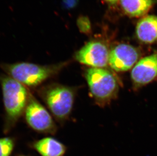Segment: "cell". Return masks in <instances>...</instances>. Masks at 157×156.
I'll list each match as a JSON object with an SVG mask.
<instances>
[{
  "label": "cell",
  "instance_id": "obj_12",
  "mask_svg": "<svg viewBox=\"0 0 157 156\" xmlns=\"http://www.w3.org/2000/svg\"><path fill=\"white\" fill-rule=\"evenodd\" d=\"M15 139L12 137L0 138V156H10L15 146Z\"/></svg>",
  "mask_w": 157,
  "mask_h": 156
},
{
  "label": "cell",
  "instance_id": "obj_10",
  "mask_svg": "<svg viewBox=\"0 0 157 156\" xmlns=\"http://www.w3.org/2000/svg\"><path fill=\"white\" fill-rule=\"evenodd\" d=\"M136 34L143 43L151 44L157 41V16L149 15L141 19L137 24Z\"/></svg>",
  "mask_w": 157,
  "mask_h": 156
},
{
  "label": "cell",
  "instance_id": "obj_16",
  "mask_svg": "<svg viewBox=\"0 0 157 156\" xmlns=\"http://www.w3.org/2000/svg\"><path fill=\"white\" fill-rule=\"evenodd\" d=\"M17 156H26V155H17Z\"/></svg>",
  "mask_w": 157,
  "mask_h": 156
},
{
  "label": "cell",
  "instance_id": "obj_2",
  "mask_svg": "<svg viewBox=\"0 0 157 156\" xmlns=\"http://www.w3.org/2000/svg\"><path fill=\"white\" fill-rule=\"evenodd\" d=\"M0 84L4 106L3 132L8 134L24 115L30 91L7 75H0Z\"/></svg>",
  "mask_w": 157,
  "mask_h": 156
},
{
  "label": "cell",
  "instance_id": "obj_9",
  "mask_svg": "<svg viewBox=\"0 0 157 156\" xmlns=\"http://www.w3.org/2000/svg\"><path fill=\"white\" fill-rule=\"evenodd\" d=\"M30 146L41 156H64L67 149L63 143L52 137L35 140Z\"/></svg>",
  "mask_w": 157,
  "mask_h": 156
},
{
  "label": "cell",
  "instance_id": "obj_1",
  "mask_svg": "<svg viewBox=\"0 0 157 156\" xmlns=\"http://www.w3.org/2000/svg\"><path fill=\"white\" fill-rule=\"evenodd\" d=\"M71 61L52 65H40L28 62L2 63L0 68L12 79L25 87L36 88L50 79L55 78Z\"/></svg>",
  "mask_w": 157,
  "mask_h": 156
},
{
  "label": "cell",
  "instance_id": "obj_3",
  "mask_svg": "<svg viewBox=\"0 0 157 156\" xmlns=\"http://www.w3.org/2000/svg\"><path fill=\"white\" fill-rule=\"evenodd\" d=\"M76 92V87L55 82L41 86L37 89V94L59 123H64L70 117Z\"/></svg>",
  "mask_w": 157,
  "mask_h": 156
},
{
  "label": "cell",
  "instance_id": "obj_15",
  "mask_svg": "<svg viewBox=\"0 0 157 156\" xmlns=\"http://www.w3.org/2000/svg\"><path fill=\"white\" fill-rule=\"evenodd\" d=\"M105 1L109 3H116V2H117L118 0H105Z\"/></svg>",
  "mask_w": 157,
  "mask_h": 156
},
{
  "label": "cell",
  "instance_id": "obj_5",
  "mask_svg": "<svg viewBox=\"0 0 157 156\" xmlns=\"http://www.w3.org/2000/svg\"><path fill=\"white\" fill-rule=\"evenodd\" d=\"M24 115L25 122L34 131L45 134L56 133L58 128L52 116L30 91Z\"/></svg>",
  "mask_w": 157,
  "mask_h": 156
},
{
  "label": "cell",
  "instance_id": "obj_7",
  "mask_svg": "<svg viewBox=\"0 0 157 156\" xmlns=\"http://www.w3.org/2000/svg\"><path fill=\"white\" fill-rule=\"evenodd\" d=\"M139 57V52L135 47L121 44L110 51L109 65L117 72H126L135 65Z\"/></svg>",
  "mask_w": 157,
  "mask_h": 156
},
{
  "label": "cell",
  "instance_id": "obj_13",
  "mask_svg": "<svg viewBox=\"0 0 157 156\" xmlns=\"http://www.w3.org/2000/svg\"><path fill=\"white\" fill-rule=\"evenodd\" d=\"M77 25L82 32L88 34L91 30V25L89 18L85 16H81L77 19Z\"/></svg>",
  "mask_w": 157,
  "mask_h": 156
},
{
  "label": "cell",
  "instance_id": "obj_4",
  "mask_svg": "<svg viewBox=\"0 0 157 156\" xmlns=\"http://www.w3.org/2000/svg\"><path fill=\"white\" fill-rule=\"evenodd\" d=\"M89 91L98 104L114 98L119 91V83L113 74L104 68H87L83 73Z\"/></svg>",
  "mask_w": 157,
  "mask_h": 156
},
{
  "label": "cell",
  "instance_id": "obj_8",
  "mask_svg": "<svg viewBox=\"0 0 157 156\" xmlns=\"http://www.w3.org/2000/svg\"><path fill=\"white\" fill-rule=\"evenodd\" d=\"M131 77L136 86L140 87L151 82L157 77V54L143 58L132 69Z\"/></svg>",
  "mask_w": 157,
  "mask_h": 156
},
{
  "label": "cell",
  "instance_id": "obj_14",
  "mask_svg": "<svg viewBox=\"0 0 157 156\" xmlns=\"http://www.w3.org/2000/svg\"><path fill=\"white\" fill-rule=\"evenodd\" d=\"M78 0H63L62 6L64 9H73L77 6Z\"/></svg>",
  "mask_w": 157,
  "mask_h": 156
},
{
  "label": "cell",
  "instance_id": "obj_11",
  "mask_svg": "<svg viewBox=\"0 0 157 156\" xmlns=\"http://www.w3.org/2000/svg\"><path fill=\"white\" fill-rule=\"evenodd\" d=\"M154 0H121V4L124 12L134 17L142 16L151 9Z\"/></svg>",
  "mask_w": 157,
  "mask_h": 156
},
{
  "label": "cell",
  "instance_id": "obj_6",
  "mask_svg": "<svg viewBox=\"0 0 157 156\" xmlns=\"http://www.w3.org/2000/svg\"><path fill=\"white\" fill-rule=\"evenodd\" d=\"M110 51L104 43L91 40L74 53L73 58L82 65L92 68H104L109 64Z\"/></svg>",
  "mask_w": 157,
  "mask_h": 156
}]
</instances>
